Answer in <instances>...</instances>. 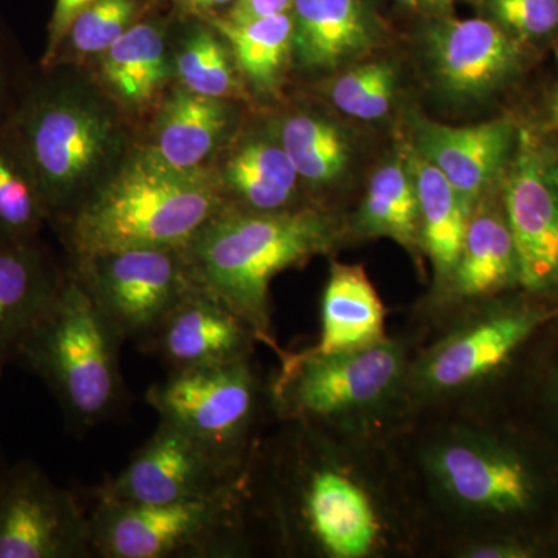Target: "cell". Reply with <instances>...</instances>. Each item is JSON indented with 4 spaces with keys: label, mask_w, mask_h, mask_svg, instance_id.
Listing matches in <instances>:
<instances>
[{
    "label": "cell",
    "mask_w": 558,
    "mask_h": 558,
    "mask_svg": "<svg viewBox=\"0 0 558 558\" xmlns=\"http://www.w3.org/2000/svg\"><path fill=\"white\" fill-rule=\"evenodd\" d=\"M343 230L317 207L255 213L226 205L182 250L194 288L219 300L281 355L271 329V281L332 252Z\"/></svg>",
    "instance_id": "obj_1"
},
{
    "label": "cell",
    "mask_w": 558,
    "mask_h": 558,
    "mask_svg": "<svg viewBox=\"0 0 558 558\" xmlns=\"http://www.w3.org/2000/svg\"><path fill=\"white\" fill-rule=\"evenodd\" d=\"M5 130L38 183L49 219L62 222L126 159L116 106L57 69L27 84Z\"/></svg>",
    "instance_id": "obj_2"
},
{
    "label": "cell",
    "mask_w": 558,
    "mask_h": 558,
    "mask_svg": "<svg viewBox=\"0 0 558 558\" xmlns=\"http://www.w3.org/2000/svg\"><path fill=\"white\" fill-rule=\"evenodd\" d=\"M215 168L172 167L134 150L64 220L73 258L130 248H185L226 207Z\"/></svg>",
    "instance_id": "obj_3"
},
{
    "label": "cell",
    "mask_w": 558,
    "mask_h": 558,
    "mask_svg": "<svg viewBox=\"0 0 558 558\" xmlns=\"http://www.w3.org/2000/svg\"><path fill=\"white\" fill-rule=\"evenodd\" d=\"M300 428L299 442L278 470L282 534L319 556H376L391 534V517L379 492L347 461L337 439Z\"/></svg>",
    "instance_id": "obj_4"
},
{
    "label": "cell",
    "mask_w": 558,
    "mask_h": 558,
    "mask_svg": "<svg viewBox=\"0 0 558 558\" xmlns=\"http://www.w3.org/2000/svg\"><path fill=\"white\" fill-rule=\"evenodd\" d=\"M271 399L282 416L339 440H360L409 403L402 340L329 355L281 354Z\"/></svg>",
    "instance_id": "obj_5"
},
{
    "label": "cell",
    "mask_w": 558,
    "mask_h": 558,
    "mask_svg": "<svg viewBox=\"0 0 558 558\" xmlns=\"http://www.w3.org/2000/svg\"><path fill=\"white\" fill-rule=\"evenodd\" d=\"M123 343L83 282L70 274L16 359L50 388L75 427L87 428L119 405Z\"/></svg>",
    "instance_id": "obj_6"
},
{
    "label": "cell",
    "mask_w": 558,
    "mask_h": 558,
    "mask_svg": "<svg viewBox=\"0 0 558 558\" xmlns=\"http://www.w3.org/2000/svg\"><path fill=\"white\" fill-rule=\"evenodd\" d=\"M421 469L433 495L464 519H513L542 498L534 465L506 440L475 427L440 432L421 451Z\"/></svg>",
    "instance_id": "obj_7"
},
{
    "label": "cell",
    "mask_w": 558,
    "mask_h": 558,
    "mask_svg": "<svg viewBox=\"0 0 558 558\" xmlns=\"http://www.w3.org/2000/svg\"><path fill=\"white\" fill-rule=\"evenodd\" d=\"M242 486L193 501L128 505L98 498L92 548L102 558L226 557L240 550Z\"/></svg>",
    "instance_id": "obj_8"
},
{
    "label": "cell",
    "mask_w": 558,
    "mask_h": 558,
    "mask_svg": "<svg viewBox=\"0 0 558 558\" xmlns=\"http://www.w3.org/2000/svg\"><path fill=\"white\" fill-rule=\"evenodd\" d=\"M469 312L410 363L409 403L457 398L484 384L557 317L558 307L495 306L488 301Z\"/></svg>",
    "instance_id": "obj_9"
},
{
    "label": "cell",
    "mask_w": 558,
    "mask_h": 558,
    "mask_svg": "<svg viewBox=\"0 0 558 558\" xmlns=\"http://www.w3.org/2000/svg\"><path fill=\"white\" fill-rule=\"evenodd\" d=\"M520 266V288L558 293V135L520 123L519 140L499 182Z\"/></svg>",
    "instance_id": "obj_10"
},
{
    "label": "cell",
    "mask_w": 558,
    "mask_h": 558,
    "mask_svg": "<svg viewBox=\"0 0 558 558\" xmlns=\"http://www.w3.org/2000/svg\"><path fill=\"white\" fill-rule=\"evenodd\" d=\"M259 380L250 357L204 368L171 371L148 389L160 421L226 457L245 461L259 410Z\"/></svg>",
    "instance_id": "obj_11"
},
{
    "label": "cell",
    "mask_w": 558,
    "mask_h": 558,
    "mask_svg": "<svg viewBox=\"0 0 558 558\" xmlns=\"http://www.w3.org/2000/svg\"><path fill=\"white\" fill-rule=\"evenodd\" d=\"M73 275L124 340L145 343L191 289L182 248H130L75 259Z\"/></svg>",
    "instance_id": "obj_12"
},
{
    "label": "cell",
    "mask_w": 558,
    "mask_h": 558,
    "mask_svg": "<svg viewBox=\"0 0 558 558\" xmlns=\"http://www.w3.org/2000/svg\"><path fill=\"white\" fill-rule=\"evenodd\" d=\"M244 465L160 421L130 464L98 490V498L128 505L211 498L240 487Z\"/></svg>",
    "instance_id": "obj_13"
},
{
    "label": "cell",
    "mask_w": 558,
    "mask_h": 558,
    "mask_svg": "<svg viewBox=\"0 0 558 558\" xmlns=\"http://www.w3.org/2000/svg\"><path fill=\"white\" fill-rule=\"evenodd\" d=\"M94 557L90 515L32 461L0 475V558Z\"/></svg>",
    "instance_id": "obj_14"
},
{
    "label": "cell",
    "mask_w": 558,
    "mask_h": 558,
    "mask_svg": "<svg viewBox=\"0 0 558 558\" xmlns=\"http://www.w3.org/2000/svg\"><path fill=\"white\" fill-rule=\"evenodd\" d=\"M422 40L435 83L458 102L487 101L509 89L532 51L487 17H429Z\"/></svg>",
    "instance_id": "obj_15"
},
{
    "label": "cell",
    "mask_w": 558,
    "mask_h": 558,
    "mask_svg": "<svg viewBox=\"0 0 558 558\" xmlns=\"http://www.w3.org/2000/svg\"><path fill=\"white\" fill-rule=\"evenodd\" d=\"M519 130L520 121L510 116L472 126H449L416 117L410 146L476 205L498 189L515 150Z\"/></svg>",
    "instance_id": "obj_16"
},
{
    "label": "cell",
    "mask_w": 558,
    "mask_h": 558,
    "mask_svg": "<svg viewBox=\"0 0 558 558\" xmlns=\"http://www.w3.org/2000/svg\"><path fill=\"white\" fill-rule=\"evenodd\" d=\"M256 337L229 307L193 288L143 343L171 371L204 368L247 359Z\"/></svg>",
    "instance_id": "obj_17"
},
{
    "label": "cell",
    "mask_w": 558,
    "mask_h": 558,
    "mask_svg": "<svg viewBox=\"0 0 558 558\" xmlns=\"http://www.w3.org/2000/svg\"><path fill=\"white\" fill-rule=\"evenodd\" d=\"M292 61L333 72L381 46L385 25L371 0H293Z\"/></svg>",
    "instance_id": "obj_18"
},
{
    "label": "cell",
    "mask_w": 558,
    "mask_h": 558,
    "mask_svg": "<svg viewBox=\"0 0 558 558\" xmlns=\"http://www.w3.org/2000/svg\"><path fill=\"white\" fill-rule=\"evenodd\" d=\"M520 288L519 255L501 196L478 201L470 218L457 267L436 299L468 310Z\"/></svg>",
    "instance_id": "obj_19"
},
{
    "label": "cell",
    "mask_w": 558,
    "mask_h": 558,
    "mask_svg": "<svg viewBox=\"0 0 558 558\" xmlns=\"http://www.w3.org/2000/svg\"><path fill=\"white\" fill-rule=\"evenodd\" d=\"M64 278L36 240L0 245V373L17 357Z\"/></svg>",
    "instance_id": "obj_20"
},
{
    "label": "cell",
    "mask_w": 558,
    "mask_h": 558,
    "mask_svg": "<svg viewBox=\"0 0 558 558\" xmlns=\"http://www.w3.org/2000/svg\"><path fill=\"white\" fill-rule=\"evenodd\" d=\"M234 126L230 100L205 97L179 86L161 102L146 148L183 170L209 167Z\"/></svg>",
    "instance_id": "obj_21"
},
{
    "label": "cell",
    "mask_w": 558,
    "mask_h": 558,
    "mask_svg": "<svg viewBox=\"0 0 558 558\" xmlns=\"http://www.w3.org/2000/svg\"><path fill=\"white\" fill-rule=\"evenodd\" d=\"M384 303L362 266L333 263L322 300V330L304 355H329L387 339Z\"/></svg>",
    "instance_id": "obj_22"
},
{
    "label": "cell",
    "mask_w": 558,
    "mask_h": 558,
    "mask_svg": "<svg viewBox=\"0 0 558 558\" xmlns=\"http://www.w3.org/2000/svg\"><path fill=\"white\" fill-rule=\"evenodd\" d=\"M106 92L121 109L140 112L160 98L174 73L167 33L157 22H137L100 54Z\"/></svg>",
    "instance_id": "obj_23"
},
{
    "label": "cell",
    "mask_w": 558,
    "mask_h": 558,
    "mask_svg": "<svg viewBox=\"0 0 558 558\" xmlns=\"http://www.w3.org/2000/svg\"><path fill=\"white\" fill-rule=\"evenodd\" d=\"M216 174L226 201H233L230 207L255 213L293 208L300 178L278 135L242 140Z\"/></svg>",
    "instance_id": "obj_24"
},
{
    "label": "cell",
    "mask_w": 558,
    "mask_h": 558,
    "mask_svg": "<svg viewBox=\"0 0 558 558\" xmlns=\"http://www.w3.org/2000/svg\"><path fill=\"white\" fill-rule=\"evenodd\" d=\"M409 156L417 186L422 252L432 263L438 296L457 267L475 205L411 146Z\"/></svg>",
    "instance_id": "obj_25"
},
{
    "label": "cell",
    "mask_w": 558,
    "mask_h": 558,
    "mask_svg": "<svg viewBox=\"0 0 558 558\" xmlns=\"http://www.w3.org/2000/svg\"><path fill=\"white\" fill-rule=\"evenodd\" d=\"M349 230L357 240H391L407 250L411 258L424 255L416 179L409 149L385 160L371 175Z\"/></svg>",
    "instance_id": "obj_26"
},
{
    "label": "cell",
    "mask_w": 558,
    "mask_h": 558,
    "mask_svg": "<svg viewBox=\"0 0 558 558\" xmlns=\"http://www.w3.org/2000/svg\"><path fill=\"white\" fill-rule=\"evenodd\" d=\"M208 24L229 44L242 80L260 95H275L292 61V13L248 22L208 17Z\"/></svg>",
    "instance_id": "obj_27"
},
{
    "label": "cell",
    "mask_w": 558,
    "mask_h": 558,
    "mask_svg": "<svg viewBox=\"0 0 558 558\" xmlns=\"http://www.w3.org/2000/svg\"><path fill=\"white\" fill-rule=\"evenodd\" d=\"M277 135L299 178L311 185H332L351 163L347 132L318 113H292L279 124Z\"/></svg>",
    "instance_id": "obj_28"
},
{
    "label": "cell",
    "mask_w": 558,
    "mask_h": 558,
    "mask_svg": "<svg viewBox=\"0 0 558 558\" xmlns=\"http://www.w3.org/2000/svg\"><path fill=\"white\" fill-rule=\"evenodd\" d=\"M172 61L180 86L186 90L220 100L245 97L244 80L229 44L209 24L193 25L180 38Z\"/></svg>",
    "instance_id": "obj_29"
},
{
    "label": "cell",
    "mask_w": 558,
    "mask_h": 558,
    "mask_svg": "<svg viewBox=\"0 0 558 558\" xmlns=\"http://www.w3.org/2000/svg\"><path fill=\"white\" fill-rule=\"evenodd\" d=\"M46 220L38 183L5 126L0 128V245L35 241Z\"/></svg>",
    "instance_id": "obj_30"
},
{
    "label": "cell",
    "mask_w": 558,
    "mask_h": 558,
    "mask_svg": "<svg viewBox=\"0 0 558 558\" xmlns=\"http://www.w3.org/2000/svg\"><path fill=\"white\" fill-rule=\"evenodd\" d=\"M138 13V0H95L73 22L51 69L60 62L100 57L132 25L137 24Z\"/></svg>",
    "instance_id": "obj_31"
},
{
    "label": "cell",
    "mask_w": 558,
    "mask_h": 558,
    "mask_svg": "<svg viewBox=\"0 0 558 558\" xmlns=\"http://www.w3.org/2000/svg\"><path fill=\"white\" fill-rule=\"evenodd\" d=\"M398 83V69L391 61L363 62L333 81L329 89L330 100L352 119L380 120L391 109Z\"/></svg>",
    "instance_id": "obj_32"
},
{
    "label": "cell",
    "mask_w": 558,
    "mask_h": 558,
    "mask_svg": "<svg viewBox=\"0 0 558 558\" xmlns=\"http://www.w3.org/2000/svg\"><path fill=\"white\" fill-rule=\"evenodd\" d=\"M484 17L529 50L558 40V0H480Z\"/></svg>",
    "instance_id": "obj_33"
},
{
    "label": "cell",
    "mask_w": 558,
    "mask_h": 558,
    "mask_svg": "<svg viewBox=\"0 0 558 558\" xmlns=\"http://www.w3.org/2000/svg\"><path fill=\"white\" fill-rule=\"evenodd\" d=\"M94 2L95 0H57L49 25L46 51H44L43 60H40L43 70L51 69L54 60H57L62 40L68 35L73 22Z\"/></svg>",
    "instance_id": "obj_34"
},
{
    "label": "cell",
    "mask_w": 558,
    "mask_h": 558,
    "mask_svg": "<svg viewBox=\"0 0 558 558\" xmlns=\"http://www.w3.org/2000/svg\"><path fill=\"white\" fill-rule=\"evenodd\" d=\"M537 554L531 543L509 537L472 539L457 550L461 558H532Z\"/></svg>",
    "instance_id": "obj_35"
},
{
    "label": "cell",
    "mask_w": 558,
    "mask_h": 558,
    "mask_svg": "<svg viewBox=\"0 0 558 558\" xmlns=\"http://www.w3.org/2000/svg\"><path fill=\"white\" fill-rule=\"evenodd\" d=\"M292 3L293 0H236L227 17L233 22H248L286 13L292 9Z\"/></svg>",
    "instance_id": "obj_36"
},
{
    "label": "cell",
    "mask_w": 558,
    "mask_h": 558,
    "mask_svg": "<svg viewBox=\"0 0 558 558\" xmlns=\"http://www.w3.org/2000/svg\"><path fill=\"white\" fill-rule=\"evenodd\" d=\"M400 7L428 17L449 16L453 13L454 0H395Z\"/></svg>",
    "instance_id": "obj_37"
},
{
    "label": "cell",
    "mask_w": 558,
    "mask_h": 558,
    "mask_svg": "<svg viewBox=\"0 0 558 558\" xmlns=\"http://www.w3.org/2000/svg\"><path fill=\"white\" fill-rule=\"evenodd\" d=\"M21 98L11 97L9 73H7L5 58L0 53V128L5 126L11 113Z\"/></svg>",
    "instance_id": "obj_38"
},
{
    "label": "cell",
    "mask_w": 558,
    "mask_h": 558,
    "mask_svg": "<svg viewBox=\"0 0 558 558\" xmlns=\"http://www.w3.org/2000/svg\"><path fill=\"white\" fill-rule=\"evenodd\" d=\"M182 2L194 10L213 11L220 9V7L230 5L233 2L236 3V0H182Z\"/></svg>",
    "instance_id": "obj_39"
},
{
    "label": "cell",
    "mask_w": 558,
    "mask_h": 558,
    "mask_svg": "<svg viewBox=\"0 0 558 558\" xmlns=\"http://www.w3.org/2000/svg\"><path fill=\"white\" fill-rule=\"evenodd\" d=\"M548 391L550 409H553L554 414H556L558 421V363L556 365V368H554L553 371V376H550Z\"/></svg>",
    "instance_id": "obj_40"
},
{
    "label": "cell",
    "mask_w": 558,
    "mask_h": 558,
    "mask_svg": "<svg viewBox=\"0 0 558 558\" xmlns=\"http://www.w3.org/2000/svg\"><path fill=\"white\" fill-rule=\"evenodd\" d=\"M548 108L553 131L558 135V86L554 89L553 95H550Z\"/></svg>",
    "instance_id": "obj_41"
},
{
    "label": "cell",
    "mask_w": 558,
    "mask_h": 558,
    "mask_svg": "<svg viewBox=\"0 0 558 558\" xmlns=\"http://www.w3.org/2000/svg\"><path fill=\"white\" fill-rule=\"evenodd\" d=\"M557 43H558V40H557Z\"/></svg>",
    "instance_id": "obj_42"
}]
</instances>
